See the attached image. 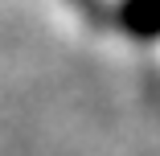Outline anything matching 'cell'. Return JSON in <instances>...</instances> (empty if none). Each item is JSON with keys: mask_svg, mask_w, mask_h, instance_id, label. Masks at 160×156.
<instances>
[{"mask_svg": "<svg viewBox=\"0 0 160 156\" xmlns=\"http://www.w3.org/2000/svg\"><path fill=\"white\" fill-rule=\"evenodd\" d=\"M119 21L136 37H160V0H127L119 8Z\"/></svg>", "mask_w": 160, "mask_h": 156, "instance_id": "1", "label": "cell"}]
</instances>
